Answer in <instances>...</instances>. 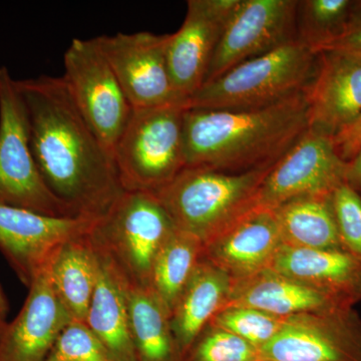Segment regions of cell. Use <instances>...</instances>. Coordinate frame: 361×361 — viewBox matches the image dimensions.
I'll return each instance as SVG.
<instances>
[{"label":"cell","instance_id":"obj_23","mask_svg":"<svg viewBox=\"0 0 361 361\" xmlns=\"http://www.w3.org/2000/svg\"><path fill=\"white\" fill-rule=\"evenodd\" d=\"M284 245L315 250H343L331 195L304 196L273 209Z\"/></svg>","mask_w":361,"mask_h":361},{"label":"cell","instance_id":"obj_3","mask_svg":"<svg viewBox=\"0 0 361 361\" xmlns=\"http://www.w3.org/2000/svg\"><path fill=\"white\" fill-rule=\"evenodd\" d=\"M271 167L245 173L186 167L154 194L177 229L205 244L257 206Z\"/></svg>","mask_w":361,"mask_h":361},{"label":"cell","instance_id":"obj_29","mask_svg":"<svg viewBox=\"0 0 361 361\" xmlns=\"http://www.w3.org/2000/svg\"><path fill=\"white\" fill-rule=\"evenodd\" d=\"M44 361H113L84 322H71L63 329Z\"/></svg>","mask_w":361,"mask_h":361},{"label":"cell","instance_id":"obj_2","mask_svg":"<svg viewBox=\"0 0 361 361\" xmlns=\"http://www.w3.org/2000/svg\"><path fill=\"white\" fill-rule=\"evenodd\" d=\"M308 129L304 92L248 110L189 108L184 118L186 167L225 173L269 168Z\"/></svg>","mask_w":361,"mask_h":361},{"label":"cell","instance_id":"obj_18","mask_svg":"<svg viewBox=\"0 0 361 361\" xmlns=\"http://www.w3.org/2000/svg\"><path fill=\"white\" fill-rule=\"evenodd\" d=\"M270 269L307 285L348 307L361 302V262L344 250H315L282 244Z\"/></svg>","mask_w":361,"mask_h":361},{"label":"cell","instance_id":"obj_14","mask_svg":"<svg viewBox=\"0 0 361 361\" xmlns=\"http://www.w3.org/2000/svg\"><path fill=\"white\" fill-rule=\"evenodd\" d=\"M240 0H189L179 30L169 35L167 58L177 94L190 99L205 82L214 54Z\"/></svg>","mask_w":361,"mask_h":361},{"label":"cell","instance_id":"obj_35","mask_svg":"<svg viewBox=\"0 0 361 361\" xmlns=\"http://www.w3.org/2000/svg\"><path fill=\"white\" fill-rule=\"evenodd\" d=\"M360 195H361V191L360 192Z\"/></svg>","mask_w":361,"mask_h":361},{"label":"cell","instance_id":"obj_25","mask_svg":"<svg viewBox=\"0 0 361 361\" xmlns=\"http://www.w3.org/2000/svg\"><path fill=\"white\" fill-rule=\"evenodd\" d=\"M203 256V243L189 233L175 228L154 263L151 287L172 313Z\"/></svg>","mask_w":361,"mask_h":361},{"label":"cell","instance_id":"obj_9","mask_svg":"<svg viewBox=\"0 0 361 361\" xmlns=\"http://www.w3.org/2000/svg\"><path fill=\"white\" fill-rule=\"evenodd\" d=\"M258 361H361V318L353 307L289 316Z\"/></svg>","mask_w":361,"mask_h":361},{"label":"cell","instance_id":"obj_26","mask_svg":"<svg viewBox=\"0 0 361 361\" xmlns=\"http://www.w3.org/2000/svg\"><path fill=\"white\" fill-rule=\"evenodd\" d=\"M356 0H300L297 2L296 40L315 54L341 37Z\"/></svg>","mask_w":361,"mask_h":361},{"label":"cell","instance_id":"obj_5","mask_svg":"<svg viewBox=\"0 0 361 361\" xmlns=\"http://www.w3.org/2000/svg\"><path fill=\"white\" fill-rule=\"evenodd\" d=\"M188 102L137 109L113 155L125 191L156 193L186 168L184 118Z\"/></svg>","mask_w":361,"mask_h":361},{"label":"cell","instance_id":"obj_16","mask_svg":"<svg viewBox=\"0 0 361 361\" xmlns=\"http://www.w3.org/2000/svg\"><path fill=\"white\" fill-rule=\"evenodd\" d=\"M49 265L30 285L20 313L7 325L0 342V361H44L73 322L54 290Z\"/></svg>","mask_w":361,"mask_h":361},{"label":"cell","instance_id":"obj_31","mask_svg":"<svg viewBox=\"0 0 361 361\" xmlns=\"http://www.w3.org/2000/svg\"><path fill=\"white\" fill-rule=\"evenodd\" d=\"M322 51H338L361 59V0H356L355 9L343 33Z\"/></svg>","mask_w":361,"mask_h":361},{"label":"cell","instance_id":"obj_10","mask_svg":"<svg viewBox=\"0 0 361 361\" xmlns=\"http://www.w3.org/2000/svg\"><path fill=\"white\" fill-rule=\"evenodd\" d=\"M348 161L337 155L334 137L308 128L271 167L257 195V206L274 209L304 196L332 195L346 183Z\"/></svg>","mask_w":361,"mask_h":361},{"label":"cell","instance_id":"obj_34","mask_svg":"<svg viewBox=\"0 0 361 361\" xmlns=\"http://www.w3.org/2000/svg\"><path fill=\"white\" fill-rule=\"evenodd\" d=\"M9 312V304L7 300L6 292L2 288L1 284H0V342H1L2 337H4V332L8 325L7 322V316Z\"/></svg>","mask_w":361,"mask_h":361},{"label":"cell","instance_id":"obj_22","mask_svg":"<svg viewBox=\"0 0 361 361\" xmlns=\"http://www.w3.org/2000/svg\"><path fill=\"white\" fill-rule=\"evenodd\" d=\"M90 232L63 244L49 265L59 300L73 322L84 323L99 274V259Z\"/></svg>","mask_w":361,"mask_h":361},{"label":"cell","instance_id":"obj_15","mask_svg":"<svg viewBox=\"0 0 361 361\" xmlns=\"http://www.w3.org/2000/svg\"><path fill=\"white\" fill-rule=\"evenodd\" d=\"M304 94L308 128L334 137L361 116V59L318 52L314 75Z\"/></svg>","mask_w":361,"mask_h":361},{"label":"cell","instance_id":"obj_1","mask_svg":"<svg viewBox=\"0 0 361 361\" xmlns=\"http://www.w3.org/2000/svg\"><path fill=\"white\" fill-rule=\"evenodd\" d=\"M40 174L75 217H103L125 192L113 153L78 110L61 77L18 80Z\"/></svg>","mask_w":361,"mask_h":361},{"label":"cell","instance_id":"obj_21","mask_svg":"<svg viewBox=\"0 0 361 361\" xmlns=\"http://www.w3.org/2000/svg\"><path fill=\"white\" fill-rule=\"evenodd\" d=\"M232 280L202 257L171 313V327L183 360L214 316L227 303Z\"/></svg>","mask_w":361,"mask_h":361},{"label":"cell","instance_id":"obj_27","mask_svg":"<svg viewBox=\"0 0 361 361\" xmlns=\"http://www.w3.org/2000/svg\"><path fill=\"white\" fill-rule=\"evenodd\" d=\"M285 318L244 306H226L209 325L236 334L258 349L272 341L281 329Z\"/></svg>","mask_w":361,"mask_h":361},{"label":"cell","instance_id":"obj_13","mask_svg":"<svg viewBox=\"0 0 361 361\" xmlns=\"http://www.w3.org/2000/svg\"><path fill=\"white\" fill-rule=\"evenodd\" d=\"M94 221L59 218L0 203V251L30 288L63 244L87 234Z\"/></svg>","mask_w":361,"mask_h":361},{"label":"cell","instance_id":"obj_33","mask_svg":"<svg viewBox=\"0 0 361 361\" xmlns=\"http://www.w3.org/2000/svg\"><path fill=\"white\" fill-rule=\"evenodd\" d=\"M346 184L357 192L361 191V149L350 161H348Z\"/></svg>","mask_w":361,"mask_h":361},{"label":"cell","instance_id":"obj_30","mask_svg":"<svg viewBox=\"0 0 361 361\" xmlns=\"http://www.w3.org/2000/svg\"><path fill=\"white\" fill-rule=\"evenodd\" d=\"M342 248L361 262V195L343 184L331 195Z\"/></svg>","mask_w":361,"mask_h":361},{"label":"cell","instance_id":"obj_19","mask_svg":"<svg viewBox=\"0 0 361 361\" xmlns=\"http://www.w3.org/2000/svg\"><path fill=\"white\" fill-rule=\"evenodd\" d=\"M94 248L99 274L85 323L103 344L111 360L137 361L130 332L129 283L110 259Z\"/></svg>","mask_w":361,"mask_h":361},{"label":"cell","instance_id":"obj_12","mask_svg":"<svg viewBox=\"0 0 361 361\" xmlns=\"http://www.w3.org/2000/svg\"><path fill=\"white\" fill-rule=\"evenodd\" d=\"M296 0H240L214 54L205 82L296 40Z\"/></svg>","mask_w":361,"mask_h":361},{"label":"cell","instance_id":"obj_24","mask_svg":"<svg viewBox=\"0 0 361 361\" xmlns=\"http://www.w3.org/2000/svg\"><path fill=\"white\" fill-rule=\"evenodd\" d=\"M128 310L137 361H183L170 311L152 287L129 285Z\"/></svg>","mask_w":361,"mask_h":361},{"label":"cell","instance_id":"obj_8","mask_svg":"<svg viewBox=\"0 0 361 361\" xmlns=\"http://www.w3.org/2000/svg\"><path fill=\"white\" fill-rule=\"evenodd\" d=\"M63 63L65 73L61 78L73 103L113 153L134 109L96 37L73 39L66 49Z\"/></svg>","mask_w":361,"mask_h":361},{"label":"cell","instance_id":"obj_28","mask_svg":"<svg viewBox=\"0 0 361 361\" xmlns=\"http://www.w3.org/2000/svg\"><path fill=\"white\" fill-rule=\"evenodd\" d=\"M259 349L245 339L208 325L183 361H258Z\"/></svg>","mask_w":361,"mask_h":361},{"label":"cell","instance_id":"obj_17","mask_svg":"<svg viewBox=\"0 0 361 361\" xmlns=\"http://www.w3.org/2000/svg\"><path fill=\"white\" fill-rule=\"evenodd\" d=\"M283 242L273 209L254 207L203 244V257L232 281L270 267Z\"/></svg>","mask_w":361,"mask_h":361},{"label":"cell","instance_id":"obj_32","mask_svg":"<svg viewBox=\"0 0 361 361\" xmlns=\"http://www.w3.org/2000/svg\"><path fill=\"white\" fill-rule=\"evenodd\" d=\"M337 155L344 161H350L361 149V116L334 137Z\"/></svg>","mask_w":361,"mask_h":361},{"label":"cell","instance_id":"obj_6","mask_svg":"<svg viewBox=\"0 0 361 361\" xmlns=\"http://www.w3.org/2000/svg\"><path fill=\"white\" fill-rule=\"evenodd\" d=\"M175 228L155 194L125 191L94 221L90 237L129 285L151 287L157 255Z\"/></svg>","mask_w":361,"mask_h":361},{"label":"cell","instance_id":"obj_11","mask_svg":"<svg viewBox=\"0 0 361 361\" xmlns=\"http://www.w3.org/2000/svg\"><path fill=\"white\" fill-rule=\"evenodd\" d=\"M169 35L118 32L96 37L134 110L187 102L176 92L169 70Z\"/></svg>","mask_w":361,"mask_h":361},{"label":"cell","instance_id":"obj_4","mask_svg":"<svg viewBox=\"0 0 361 361\" xmlns=\"http://www.w3.org/2000/svg\"><path fill=\"white\" fill-rule=\"evenodd\" d=\"M316 59L317 54L293 40L206 82L188 99V106L248 110L279 103L305 90Z\"/></svg>","mask_w":361,"mask_h":361},{"label":"cell","instance_id":"obj_7","mask_svg":"<svg viewBox=\"0 0 361 361\" xmlns=\"http://www.w3.org/2000/svg\"><path fill=\"white\" fill-rule=\"evenodd\" d=\"M0 203L59 218H77L40 174L18 80L0 66Z\"/></svg>","mask_w":361,"mask_h":361},{"label":"cell","instance_id":"obj_20","mask_svg":"<svg viewBox=\"0 0 361 361\" xmlns=\"http://www.w3.org/2000/svg\"><path fill=\"white\" fill-rule=\"evenodd\" d=\"M226 306L251 307L282 318L348 307L270 268L232 281Z\"/></svg>","mask_w":361,"mask_h":361}]
</instances>
